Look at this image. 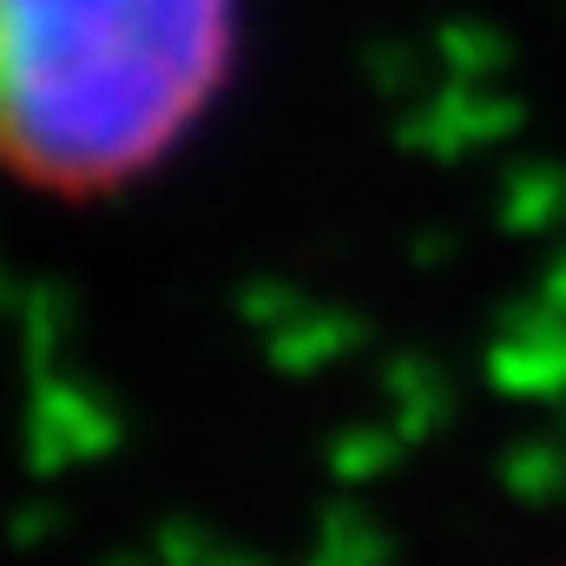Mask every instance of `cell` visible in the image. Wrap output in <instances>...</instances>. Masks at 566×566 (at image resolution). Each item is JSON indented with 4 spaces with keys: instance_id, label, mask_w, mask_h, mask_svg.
Returning a JSON list of instances; mask_svg holds the SVG:
<instances>
[{
    "instance_id": "cell-1",
    "label": "cell",
    "mask_w": 566,
    "mask_h": 566,
    "mask_svg": "<svg viewBox=\"0 0 566 566\" xmlns=\"http://www.w3.org/2000/svg\"><path fill=\"white\" fill-rule=\"evenodd\" d=\"M0 139L20 185L99 205L198 139L244 60V0H7Z\"/></svg>"
}]
</instances>
